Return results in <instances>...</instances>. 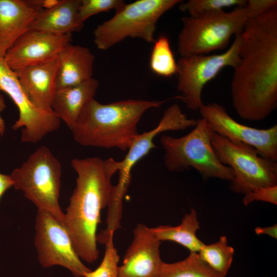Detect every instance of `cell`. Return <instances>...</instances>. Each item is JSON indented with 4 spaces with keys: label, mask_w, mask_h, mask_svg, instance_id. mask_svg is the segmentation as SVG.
Segmentation results:
<instances>
[{
    "label": "cell",
    "mask_w": 277,
    "mask_h": 277,
    "mask_svg": "<svg viewBox=\"0 0 277 277\" xmlns=\"http://www.w3.org/2000/svg\"><path fill=\"white\" fill-rule=\"evenodd\" d=\"M240 35L232 105L242 118L260 121L277 105V7L251 17Z\"/></svg>",
    "instance_id": "cell-1"
},
{
    "label": "cell",
    "mask_w": 277,
    "mask_h": 277,
    "mask_svg": "<svg viewBox=\"0 0 277 277\" xmlns=\"http://www.w3.org/2000/svg\"><path fill=\"white\" fill-rule=\"evenodd\" d=\"M71 164L77 177L64 213V225L80 258L92 263L99 257L97 229L101 212L108 207L113 194L111 178L119 170V161L91 157L74 159Z\"/></svg>",
    "instance_id": "cell-2"
},
{
    "label": "cell",
    "mask_w": 277,
    "mask_h": 277,
    "mask_svg": "<svg viewBox=\"0 0 277 277\" xmlns=\"http://www.w3.org/2000/svg\"><path fill=\"white\" fill-rule=\"evenodd\" d=\"M166 101L128 99L102 104L94 98L70 129L73 139L84 146L127 151L139 134L137 126L143 115Z\"/></svg>",
    "instance_id": "cell-3"
},
{
    "label": "cell",
    "mask_w": 277,
    "mask_h": 277,
    "mask_svg": "<svg viewBox=\"0 0 277 277\" xmlns=\"http://www.w3.org/2000/svg\"><path fill=\"white\" fill-rule=\"evenodd\" d=\"M213 131L206 119L197 121L193 129L185 135H163L161 143L164 150V161L167 169L181 172L193 168L205 179L217 178L231 181L234 172L217 159L212 147Z\"/></svg>",
    "instance_id": "cell-4"
},
{
    "label": "cell",
    "mask_w": 277,
    "mask_h": 277,
    "mask_svg": "<svg viewBox=\"0 0 277 277\" xmlns=\"http://www.w3.org/2000/svg\"><path fill=\"white\" fill-rule=\"evenodd\" d=\"M257 14L246 4L230 12L211 16L183 17L178 36V52L184 57L224 49L231 37L240 33L248 20Z\"/></svg>",
    "instance_id": "cell-5"
},
{
    "label": "cell",
    "mask_w": 277,
    "mask_h": 277,
    "mask_svg": "<svg viewBox=\"0 0 277 277\" xmlns=\"http://www.w3.org/2000/svg\"><path fill=\"white\" fill-rule=\"evenodd\" d=\"M61 174L60 161L48 147L42 146L11 176L15 189L22 191L37 209L50 213L64 225V213L59 203Z\"/></svg>",
    "instance_id": "cell-6"
},
{
    "label": "cell",
    "mask_w": 277,
    "mask_h": 277,
    "mask_svg": "<svg viewBox=\"0 0 277 277\" xmlns=\"http://www.w3.org/2000/svg\"><path fill=\"white\" fill-rule=\"evenodd\" d=\"M182 2L180 0H137L125 4L109 19L93 32L94 43L102 50L111 48L127 37L139 38L149 43L161 17Z\"/></svg>",
    "instance_id": "cell-7"
},
{
    "label": "cell",
    "mask_w": 277,
    "mask_h": 277,
    "mask_svg": "<svg viewBox=\"0 0 277 277\" xmlns=\"http://www.w3.org/2000/svg\"><path fill=\"white\" fill-rule=\"evenodd\" d=\"M211 145L219 161L234 172L229 184L232 192L244 194L259 188L277 185L276 162L261 156L253 147L231 141L214 132Z\"/></svg>",
    "instance_id": "cell-8"
},
{
    "label": "cell",
    "mask_w": 277,
    "mask_h": 277,
    "mask_svg": "<svg viewBox=\"0 0 277 277\" xmlns=\"http://www.w3.org/2000/svg\"><path fill=\"white\" fill-rule=\"evenodd\" d=\"M240 33L230 47L220 54H197L181 57L177 61V90L187 107L199 110L204 105L202 91L204 86L223 68H234L239 60Z\"/></svg>",
    "instance_id": "cell-9"
},
{
    "label": "cell",
    "mask_w": 277,
    "mask_h": 277,
    "mask_svg": "<svg viewBox=\"0 0 277 277\" xmlns=\"http://www.w3.org/2000/svg\"><path fill=\"white\" fill-rule=\"evenodd\" d=\"M34 242L38 262L44 268L61 266L75 277H84L91 270L77 255L66 227L46 211L37 210Z\"/></svg>",
    "instance_id": "cell-10"
},
{
    "label": "cell",
    "mask_w": 277,
    "mask_h": 277,
    "mask_svg": "<svg viewBox=\"0 0 277 277\" xmlns=\"http://www.w3.org/2000/svg\"><path fill=\"white\" fill-rule=\"evenodd\" d=\"M0 91L7 93L18 108L19 116L12 126L13 130L23 128L21 141L36 143L47 134L57 130L61 120L53 111L37 108L23 90L15 72L0 57Z\"/></svg>",
    "instance_id": "cell-11"
},
{
    "label": "cell",
    "mask_w": 277,
    "mask_h": 277,
    "mask_svg": "<svg viewBox=\"0 0 277 277\" xmlns=\"http://www.w3.org/2000/svg\"><path fill=\"white\" fill-rule=\"evenodd\" d=\"M199 110L213 132L231 141L251 146L261 156L276 162V125L261 129L240 124L228 114L225 107L216 103L204 104Z\"/></svg>",
    "instance_id": "cell-12"
},
{
    "label": "cell",
    "mask_w": 277,
    "mask_h": 277,
    "mask_svg": "<svg viewBox=\"0 0 277 277\" xmlns=\"http://www.w3.org/2000/svg\"><path fill=\"white\" fill-rule=\"evenodd\" d=\"M72 40V34L57 35L30 28L14 43L4 60L15 71L57 57Z\"/></svg>",
    "instance_id": "cell-13"
},
{
    "label": "cell",
    "mask_w": 277,
    "mask_h": 277,
    "mask_svg": "<svg viewBox=\"0 0 277 277\" xmlns=\"http://www.w3.org/2000/svg\"><path fill=\"white\" fill-rule=\"evenodd\" d=\"M197 121L189 118L177 104L168 107L157 125L152 130L138 134L124 159L119 161L117 183L124 185H129L132 168L155 147L154 140L158 134L167 131L184 130L194 127Z\"/></svg>",
    "instance_id": "cell-14"
},
{
    "label": "cell",
    "mask_w": 277,
    "mask_h": 277,
    "mask_svg": "<svg viewBox=\"0 0 277 277\" xmlns=\"http://www.w3.org/2000/svg\"><path fill=\"white\" fill-rule=\"evenodd\" d=\"M133 233V240L119 266L118 277H157L163 263L161 242L142 224L137 225Z\"/></svg>",
    "instance_id": "cell-15"
},
{
    "label": "cell",
    "mask_w": 277,
    "mask_h": 277,
    "mask_svg": "<svg viewBox=\"0 0 277 277\" xmlns=\"http://www.w3.org/2000/svg\"><path fill=\"white\" fill-rule=\"evenodd\" d=\"M49 1L0 0V57L4 58L14 43L30 29Z\"/></svg>",
    "instance_id": "cell-16"
},
{
    "label": "cell",
    "mask_w": 277,
    "mask_h": 277,
    "mask_svg": "<svg viewBox=\"0 0 277 277\" xmlns=\"http://www.w3.org/2000/svg\"><path fill=\"white\" fill-rule=\"evenodd\" d=\"M57 57L14 71L30 101L38 109L53 111L52 103L56 91Z\"/></svg>",
    "instance_id": "cell-17"
},
{
    "label": "cell",
    "mask_w": 277,
    "mask_h": 277,
    "mask_svg": "<svg viewBox=\"0 0 277 277\" xmlns=\"http://www.w3.org/2000/svg\"><path fill=\"white\" fill-rule=\"evenodd\" d=\"M92 78L78 85L57 90L52 103L56 115L71 129L87 110L98 88Z\"/></svg>",
    "instance_id": "cell-18"
},
{
    "label": "cell",
    "mask_w": 277,
    "mask_h": 277,
    "mask_svg": "<svg viewBox=\"0 0 277 277\" xmlns=\"http://www.w3.org/2000/svg\"><path fill=\"white\" fill-rule=\"evenodd\" d=\"M57 59L56 90L93 78L94 56L89 48L70 43L62 50Z\"/></svg>",
    "instance_id": "cell-19"
},
{
    "label": "cell",
    "mask_w": 277,
    "mask_h": 277,
    "mask_svg": "<svg viewBox=\"0 0 277 277\" xmlns=\"http://www.w3.org/2000/svg\"><path fill=\"white\" fill-rule=\"evenodd\" d=\"M81 1H57L38 12L31 28L57 35L80 31L84 24L78 16Z\"/></svg>",
    "instance_id": "cell-20"
},
{
    "label": "cell",
    "mask_w": 277,
    "mask_h": 277,
    "mask_svg": "<svg viewBox=\"0 0 277 277\" xmlns=\"http://www.w3.org/2000/svg\"><path fill=\"white\" fill-rule=\"evenodd\" d=\"M200 228L197 214L194 208H191L179 225H160L149 228V230L161 242H173L186 247L190 252L198 253L204 244L196 235Z\"/></svg>",
    "instance_id": "cell-21"
},
{
    "label": "cell",
    "mask_w": 277,
    "mask_h": 277,
    "mask_svg": "<svg viewBox=\"0 0 277 277\" xmlns=\"http://www.w3.org/2000/svg\"><path fill=\"white\" fill-rule=\"evenodd\" d=\"M157 277H225L214 271L197 252L172 263L163 262Z\"/></svg>",
    "instance_id": "cell-22"
},
{
    "label": "cell",
    "mask_w": 277,
    "mask_h": 277,
    "mask_svg": "<svg viewBox=\"0 0 277 277\" xmlns=\"http://www.w3.org/2000/svg\"><path fill=\"white\" fill-rule=\"evenodd\" d=\"M198 254L211 268L225 277L232 263L234 249L228 245L227 237L222 235L215 243L204 244Z\"/></svg>",
    "instance_id": "cell-23"
},
{
    "label": "cell",
    "mask_w": 277,
    "mask_h": 277,
    "mask_svg": "<svg viewBox=\"0 0 277 277\" xmlns=\"http://www.w3.org/2000/svg\"><path fill=\"white\" fill-rule=\"evenodd\" d=\"M149 66L153 72L161 76L170 77L176 74L177 62L167 36L161 35L154 42Z\"/></svg>",
    "instance_id": "cell-24"
},
{
    "label": "cell",
    "mask_w": 277,
    "mask_h": 277,
    "mask_svg": "<svg viewBox=\"0 0 277 277\" xmlns=\"http://www.w3.org/2000/svg\"><path fill=\"white\" fill-rule=\"evenodd\" d=\"M183 2V1H182ZM179 4L181 11L187 12L192 17H202L225 11L224 8L246 5L245 0H189Z\"/></svg>",
    "instance_id": "cell-25"
},
{
    "label": "cell",
    "mask_w": 277,
    "mask_h": 277,
    "mask_svg": "<svg viewBox=\"0 0 277 277\" xmlns=\"http://www.w3.org/2000/svg\"><path fill=\"white\" fill-rule=\"evenodd\" d=\"M113 235L105 244V252L100 265L95 270L86 272L84 277H118L120 256L113 243Z\"/></svg>",
    "instance_id": "cell-26"
},
{
    "label": "cell",
    "mask_w": 277,
    "mask_h": 277,
    "mask_svg": "<svg viewBox=\"0 0 277 277\" xmlns=\"http://www.w3.org/2000/svg\"><path fill=\"white\" fill-rule=\"evenodd\" d=\"M125 3L123 0H81L78 8V16L84 23L90 17L101 12L121 9Z\"/></svg>",
    "instance_id": "cell-27"
},
{
    "label": "cell",
    "mask_w": 277,
    "mask_h": 277,
    "mask_svg": "<svg viewBox=\"0 0 277 277\" xmlns=\"http://www.w3.org/2000/svg\"><path fill=\"white\" fill-rule=\"evenodd\" d=\"M254 201L277 205V185L261 187L244 194L243 203L247 206Z\"/></svg>",
    "instance_id": "cell-28"
},
{
    "label": "cell",
    "mask_w": 277,
    "mask_h": 277,
    "mask_svg": "<svg viewBox=\"0 0 277 277\" xmlns=\"http://www.w3.org/2000/svg\"><path fill=\"white\" fill-rule=\"evenodd\" d=\"M246 4L258 14L277 7L276 0H248Z\"/></svg>",
    "instance_id": "cell-29"
},
{
    "label": "cell",
    "mask_w": 277,
    "mask_h": 277,
    "mask_svg": "<svg viewBox=\"0 0 277 277\" xmlns=\"http://www.w3.org/2000/svg\"><path fill=\"white\" fill-rule=\"evenodd\" d=\"M13 186V181L11 175L0 173V200L4 193Z\"/></svg>",
    "instance_id": "cell-30"
},
{
    "label": "cell",
    "mask_w": 277,
    "mask_h": 277,
    "mask_svg": "<svg viewBox=\"0 0 277 277\" xmlns=\"http://www.w3.org/2000/svg\"><path fill=\"white\" fill-rule=\"evenodd\" d=\"M256 234L260 235L266 234L274 239L277 238V225L267 227H256L254 229Z\"/></svg>",
    "instance_id": "cell-31"
},
{
    "label": "cell",
    "mask_w": 277,
    "mask_h": 277,
    "mask_svg": "<svg viewBox=\"0 0 277 277\" xmlns=\"http://www.w3.org/2000/svg\"><path fill=\"white\" fill-rule=\"evenodd\" d=\"M6 108V104L4 98L2 94H0V112H2Z\"/></svg>",
    "instance_id": "cell-32"
}]
</instances>
